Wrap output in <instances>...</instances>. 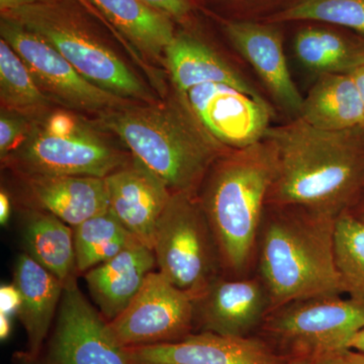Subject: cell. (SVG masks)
<instances>
[{"label":"cell","mask_w":364,"mask_h":364,"mask_svg":"<svg viewBox=\"0 0 364 364\" xmlns=\"http://www.w3.org/2000/svg\"><path fill=\"white\" fill-rule=\"evenodd\" d=\"M264 139L277 151L269 195L280 205L336 218L363 188V129L324 131L296 117L270 127Z\"/></svg>","instance_id":"obj_1"},{"label":"cell","mask_w":364,"mask_h":364,"mask_svg":"<svg viewBox=\"0 0 364 364\" xmlns=\"http://www.w3.org/2000/svg\"><path fill=\"white\" fill-rule=\"evenodd\" d=\"M174 92L166 102L127 105L95 121L172 193H198L215 163L231 150L208 133L188 98Z\"/></svg>","instance_id":"obj_2"},{"label":"cell","mask_w":364,"mask_h":364,"mask_svg":"<svg viewBox=\"0 0 364 364\" xmlns=\"http://www.w3.org/2000/svg\"><path fill=\"white\" fill-rule=\"evenodd\" d=\"M277 172V151L264 139L245 149L229 151L205 177L200 203L223 264L230 269L239 272L247 264Z\"/></svg>","instance_id":"obj_3"},{"label":"cell","mask_w":364,"mask_h":364,"mask_svg":"<svg viewBox=\"0 0 364 364\" xmlns=\"http://www.w3.org/2000/svg\"><path fill=\"white\" fill-rule=\"evenodd\" d=\"M336 218L306 212L268 225L260 252V270L277 305L343 291L334 253Z\"/></svg>","instance_id":"obj_4"},{"label":"cell","mask_w":364,"mask_h":364,"mask_svg":"<svg viewBox=\"0 0 364 364\" xmlns=\"http://www.w3.org/2000/svg\"><path fill=\"white\" fill-rule=\"evenodd\" d=\"M1 16L38 33L98 87L138 104H156L161 100L61 0H45L2 11Z\"/></svg>","instance_id":"obj_5"},{"label":"cell","mask_w":364,"mask_h":364,"mask_svg":"<svg viewBox=\"0 0 364 364\" xmlns=\"http://www.w3.org/2000/svg\"><path fill=\"white\" fill-rule=\"evenodd\" d=\"M153 251L158 272L195 299L218 279L221 254L200 196L171 193L157 225Z\"/></svg>","instance_id":"obj_6"},{"label":"cell","mask_w":364,"mask_h":364,"mask_svg":"<svg viewBox=\"0 0 364 364\" xmlns=\"http://www.w3.org/2000/svg\"><path fill=\"white\" fill-rule=\"evenodd\" d=\"M129 157L83 122L69 135H54L39 119L23 143L1 162L21 177L93 176L105 178L128 164Z\"/></svg>","instance_id":"obj_7"},{"label":"cell","mask_w":364,"mask_h":364,"mask_svg":"<svg viewBox=\"0 0 364 364\" xmlns=\"http://www.w3.org/2000/svg\"><path fill=\"white\" fill-rule=\"evenodd\" d=\"M0 35L23 59L36 82L53 104L61 105L67 111L97 117L138 104L91 83L47 41L21 23L1 16Z\"/></svg>","instance_id":"obj_8"},{"label":"cell","mask_w":364,"mask_h":364,"mask_svg":"<svg viewBox=\"0 0 364 364\" xmlns=\"http://www.w3.org/2000/svg\"><path fill=\"white\" fill-rule=\"evenodd\" d=\"M14 364H138L112 338L109 322L81 293L77 279L64 287L56 323L33 360Z\"/></svg>","instance_id":"obj_9"},{"label":"cell","mask_w":364,"mask_h":364,"mask_svg":"<svg viewBox=\"0 0 364 364\" xmlns=\"http://www.w3.org/2000/svg\"><path fill=\"white\" fill-rule=\"evenodd\" d=\"M195 298L151 272L126 310L109 322L112 338L124 348L176 343L191 334Z\"/></svg>","instance_id":"obj_10"},{"label":"cell","mask_w":364,"mask_h":364,"mask_svg":"<svg viewBox=\"0 0 364 364\" xmlns=\"http://www.w3.org/2000/svg\"><path fill=\"white\" fill-rule=\"evenodd\" d=\"M270 329L306 358L349 348L351 339L364 329V303L338 296L294 301L273 318Z\"/></svg>","instance_id":"obj_11"},{"label":"cell","mask_w":364,"mask_h":364,"mask_svg":"<svg viewBox=\"0 0 364 364\" xmlns=\"http://www.w3.org/2000/svg\"><path fill=\"white\" fill-rule=\"evenodd\" d=\"M188 104L218 142L230 150L245 149L264 140L273 109L264 97L233 86L205 83L186 93Z\"/></svg>","instance_id":"obj_12"},{"label":"cell","mask_w":364,"mask_h":364,"mask_svg":"<svg viewBox=\"0 0 364 364\" xmlns=\"http://www.w3.org/2000/svg\"><path fill=\"white\" fill-rule=\"evenodd\" d=\"M221 21L228 40L253 67L273 98L298 117L304 97L287 66L282 23L231 18Z\"/></svg>","instance_id":"obj_13"},{"label":"cell","mask_w":364,"mask_h":364,"mask_svg":"<svg viewBox=\"0 0 364 364\" xmlns=\"http://www.w3.org/2000/svg\"><path fill=\"white\" fill-rule=\"evenodd\" d=\"M105 179L109 210L135 238L153 250L157 225L171 191L134 158Z\"/></svg>","instance_id":"obj_14"},{"label":"cell","mask_w":364,"mask_h":364,"mask_svg":"<svg viewBox=\"0 0 364 364\" xmlns=\"http://www.w3.org/2000/svg\"><path fill=\"white\" fill-rule=\"evenodd\" d=\"M127 349L138 364H282L257 340L207 331L176 343Z\"/></svg>","instance_id":"obj_15"},{"label":"cell","mask_w":364,"mask_h":364,"mask_svg":"<svg viewBox=\"0 0 364 364\" xmlns=\"http://www.w3.org/2000/svg\"><path fill=\"white\" fill-rule=\"evenodd\" d=\"M14 284L21 293L18 313L26 330V350L16 352L13 363L33 360L39 356L51 331L53 320L58 312L64 286L51 272L21 253L14 265Z\"/></svg>","instance_id":"obj_16"},{"label":"cell","mask_w":364,"mask_h":364,"mask_svg":"<svg viewBox=\"0 0 364 364\" xmlns=\"http://www.w3.org/2000/svg\"><path fill=\"white\" fill-rule=\"evenodd\" d=\"M267 304V294L256 280L218 277L195 299V322H200L202 332L246 337Z\"/></svg>","instance_id":"obj_17"},{"label":"cell","mask_w":364,"mask_h":364,"mask_svg":"<svg viewBox=\"0 0 364 364\" xmlns=\"http://www.w3.org/2000/svg\"><path fill=\"white\" fill-rule=\"evenodd\" d=\"M155 267L154 251L136 239L111 259L85 273L91 298L107 322L126 310Z\"/></svg>","instance_id":"obj_18"},{"label":"cell","mask_w":364,"mask_h":364,"mask_svg":"<svg viewBox=\"0 0 364 364\" xmlns=\"http://www.w3.org/2000/svg\"><path fill=\"white\" fill-rule=\"evenodd\" d=\"M25 181L30 208L44 210L72 228L109 210L105 178L93 176H32Z\"/></svg>","instance_id":"obj_19"},{"label":"cell","mask_w":364,"mask_h":364,"mask_svg":"<svg viewBox=\"0 0 364 364\" xmlns=\"http://www.w3.org/2000/svg\"><path fill=\"white\" fill-rule=\"evenodd\" d=\"M164 64L174 90L186 97L196 86L223 83L256 97L259 91L202 39L189 32H179L165 50Z\"/></svg>","instance_id":"obj_20"},{"label":"cell","mask_w":364,"mask_h":364,"mask_svg":"<svg viewBox=\"0 0 364 364\" xmlns=\"http://www.w3.org/2000/svg\"><path fill=\"white\" fill-rule=\"evenodd\" d=\"M127 45L155 63L176 37L174 21L142 0H91Z\"/></svg>","instance_id":"obj_21"},{"label":"cell","mask_w":364,"mask_h":364,"mask_svg":"<svg viewBox=\"0 0 364 364\" xmlns=\"http://www.w3.org/2000/svg\"><path fill=\"white\" fill-rule=\"evenodd\" d=\"M294 50L306 68L325 73H351L364 64V37L341 26L304 21Z\"/></svg>","instance_id":"obj_22"},{"label":"cell","mask_w":364,"mask_h":364,"mask_svg":"<svg viewBox=\"0 0 364 364\" xmlns=\"http://www.w3.org/2000/svg\"><path fill=\"white\" fill-rule=\"evenodd\" d=\"M298 117L324 131L363 129L364 105L350 74H318Z\"/></svg>","instance_id":"obj_23"},{"label":"cell","mask_w":364,"mask_h":364,"mask_svg":"<svg viewBox=\"0 0 364 364\" xmlns=\"http://www.w3.org/2000/svg\"><path fill=\"white\" fill-rule=\"evenodd\" d=\"M26 253L65 287L77 279L73 228L44 210L28 208L23 217Z\"/></svg>","instance_id":"obj_24"},{"label":"cell","mask_w":364,"mask_h":364,"mask_svg":"<svg viewBox=\"0 0 364 364\" xmlns=\"http://www.w3.org/2000/svg\"><path fill=\"white\" fill-rule=\"evenodd\" d=\"M0 100L1 109L32 119L46 116L53 104L23 59L4 39L0 40Z\"/></svg>","instance_id":"obj_25"},{"label":"cell","mask_w":364,"mask_h":364,"mask_svg":"<svg viewBox=\"0 0 364 364\" xmlns=\"http://www.w3.org/2000/svg\"><path fill=\"white\" fill-rule=\"evenodd\" d=\"M73 231L78 274L111 259L136 239L111 210L86 220Z\"/></svg>","instance_id":"obj_26"},{"label":"cell","mask_w":364,"mask_h":364,"mask_svg":"<svg viewBox=\"0 0 364 364\" xmlns=\"http://www.w3.org/2000/svg\"><path fill=\"white\" fill-rule=\"evenodd\" d=\"M334 253L343 291L364 303V221L345 210L335 219Z\"/></svg>","instance_id":"obj_27"},{"label":"cell","mask_w":364,"mask_h":364,"mask_svg":"<svg viewBox=\"0 0 364 364\" xmlns=\"http://www.w3.org/2000/svg\"><path fill=\"white\" fill-rule=\"evenodd\" d=\"M265 21L282 25L315 21L341 26L364 37V0H294Z\"/></svg>","instance_id":"obj_28"},{"label":"cell","mask_w":364,"mask_h":364,"mask_svg":"<svg viewBox=\"0 0 364 364\" xmlns=\"http://www.w3.org/2000/svg\"><path fill=\"white\" fill-rule=\"evenodd\" d=\"M230 11L231 20L265 21L294 0H213Z\"/></svg>","instance_id":"obj_29"},{"label":"cell","mask_w":364,"mask_h":364,"mask_svg":"<svg viewBox=\"0 0 364 364\" xmlns=\"http://www.w3.org/2000/svg\"><path fill=\"white\" fill-rule=\"evenodd\" d=\"M33 119L18 112L1 109L0 116V158L4 159L23 143L32 129Z\"/></svg>","instance_id":"obj_30"},{"label":"cell","mask_w":364,"mask_h":364,"mask_svg":"<svg viewBox=\"0 0 364 364\" xmlns=\"http://www.w3.org/2000/svg\"><path fill=\"white\" fill-rule=\"evenodd\" d=\"M160 13L166 14L174 23L188 25L193 14V0H142Z\"/></svg>","instance_id":"obj_31"},{"label":"cell","mask_w":364,"mask_h":364,"mask_svg":"<svg viewBox=\"0 0 364 364\" xmlns=\"http://www.w3.org/2000/svg\"><path fill=\"white\" fill-rule=\"evenodd\" d=\"M311 359L312 364H364V353L353 348H342Z\"/></svg>","instance_id":"obj_32"},{"label":"cell","mask_w":364,"mask_h":364,"mask_svg":"<svg viewBox=\"0 0 364 364\" xmlns=\"http://www.w3.org/2000/svg\"><path fill=\"white\" fill-rule=\"evenodd\" d=\"M21 305V293L16 284H2L0 287V314L14 317Z\"/></svg>","instance_id":"obj_33"},{"label":"cell","mask_w":364,"mask_h":364,"mask_svg":"<svg viewBox=\"0 0 364 364\" xmlns=\"http://www.w3.org/2000/svg\"><path fill=\"white\" fill-rule=\"evenodd\" d=\"M11 214V200L9 193L1 189L0 191V223L6 226Z\"/></svg>","instance_id":"obj_34"},{"label":"cell","mask_w":364,"mask_h":364,"mask_svg":"<svg viewBox=\"0 0 364 364\" xmlns=\"http://www.w3.org/2000/svg\"><path fill=\"white\" fill-rule=\"evenodd\" d=\"M71 1L76 2V4H80V6H82L83 9H85L86 11H88V13L92 14V16H95L98 21H102V23H104L105 26H107V28H109L112 33H116L117 37H119V35H117V33L114 32V28H112V26L109 25V23H107V21L105 20V16L100 13V11H98L97 6H95V4H93V2L91 1V0H71Z\"/></svg>","instance_id":"obj_35"},{"label":"cell","mask_w":364,"mask_h":364,"mask_svg":"<svg viewBox=\"0 0 364 364\" xmlns=\"http://www.w3.org/2000/svg\"><path fill=\"white\" fill-rule=\"evenodd\" d=\"M41 1H45V0H0V11L1 13L2 11H14V9H21V7Z\"/></svg>","instance_id":"obj_36"},{"label":"cell","mask_w":364,"mask_h":364,"mask_svg":"<svg viewBox=\"0 0 364 364\" xmlns=\"http://www.w3.org/2000/svg\"><path fill=\"white\" fill-rule=\"evenodd\" d=\"M349 74H350L352 79L355 82L356 87H358L359 95H360L364 105V64Z\"/></svg>","instance_id":"obj_37"},{"label":"cell","mask_w":364,"mask_h":364,"mask_svg":"<svg viewBox=\"0 0 364 364\" xmlns=\"http://www.w3.org/2000/svg\"><path fill=\"white\" fill-rule=\"evenodd\" d=\"M13 323H11V317L9 316L0 314V338L2 341L9 338L11 333V328H13Z\"/></svg>","instance_id":"obj_38"},{"label":"cell","mask_w":364,"mask_h":364,"mask_svg":"<svg viewBox=\"0 0 364 364\" xmlns=\"http://www.w3.org/2000/svg\"><path fill=\"white\" fill-rule=\"evenodd\" d=\"M348 347L349 348H353L355 349V350L363 352L364 353V329L359 331L358 334L351 339V341L349 342Z\"/></svg>","instance_id":"obj_39"},{"label":"cell","mask_w":364,"mask_h":364,"mask_svg":"<svg viewBox=\"0 0 364 364\" xmlns=\"http://www.w3.org/2000/svg\"><path fill=\"white\" fill-rule=\"evenodd\" d=\"M289 364H312V359L310 358H301L294 359L293 361H291Z\"/></svg>","instance_id":"obj_40"},{"label":"cell","mask_w":364,"mask_h":364,"mask_svg":"<svg viewBox=\"0 0 364 364\" xmlns=\"http://www.w3.org/2000/svg\"><path fill=\"white\" fill-rule=\"evenodd\" d=\"M363 133H364V127H363Z\"/></svg>","instance_id":"obj_41"}]
</instances>
